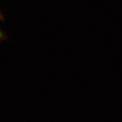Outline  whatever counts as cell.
<instances>
[{
    "label": "cell",
    "instance_id": "1",
    "mask_svg": "<svg viewBox=\"0 0 122 122\" xmlns=\"http://www.w3.org/2000/svg\"><path fill=\"white\" fill-rule=\"evenodd\" d=\"M1 19V14H0V20ZM2 36V34H1V31H0V37Z\"/></svg>",
    "mask_w": 122,
    "mask_h": 122
}]
</instances>
